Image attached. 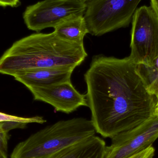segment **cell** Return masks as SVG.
Here are the masks:
<instances>
[{"label":"cell","instance_id":"cell-22","mask_svg":"<svg viewBox=\"0 0 158 158\" xmlns=\"http://www.w3.org/2000/svg\"><path fill=\"white\" fill-rule=\"evenodd\" d=\"M81 1L84 2L86 3L87 2H89V1H91V0H81Z\"/></svg>","mask_w":158,"mask_h":158},{"label":"cell","instance_id":"cell-12","mask_svg":"<svg viewBox=\"0 0 158 158\" xmlns=\"http://www.w3.org/2000/svg\"><path fill=\"white\" fill-rule=\"evenodd\" d=\"M27 124L16 122L1 123H0V148L7 153L8 141L9 139L8 132L13 129H23Z\"/></svg>","mask_w":158,"mask_h":158},{"label":"cell","instance_id":"cell-14","mask_svg":"<svg viewBox=\"0 0 158 158\" xmlns=\"http://www.w3.org/2000/svg\"><path fill=\"white\" fill-rule=\"evenodd\" d=\"M148 93L156 97H158V73L154 80L147 85V87Z\"/></svg>","mask_w":158,"mask_h":158},{"label":"cell","instance_id":"cell-18","mask_svg":"<svg viewBox=\"0 0 158 158\" xmlns=\"http://www.w3.org/2000/svg\"><path fill=\"white\" fill-rule=\"evenodd\" d=\"M152 66H153L155 69H156L158 71V56L156 57V59L153 61V64H152Z\"/></svg>","mask_w":158,"mask_h":158},{"label":"cell","instance_id":"cell-10","mask_svg":"<svg viewBox=\"0 0 158 158\" xmlns=\"http://www.w3.org/2000/svg\"><path fill=\"white\" fill-rule=\"evenodd\" d=\"M106 142L94 135L76 143L52 158H105Z\"/></svg>","mask_w":158,"mask_h":158},{"label":"cell","instance_id":"cell-11","mask_svg":"<svg viewBox=\"0 0 158 158\" xmlns=\"http://www.w3.org/2000/svg\"><path fill=\"white\" fill-rule=\"evenodd\" d=\"M54 32L64 40L84 44L85 36L89 33L84 15L73 17L55 28Z\"/></svg>","mask_w":158,"mask_h":158},{"label":"cell","instance_id":"cell-20","mask_svg":"<svg viewBox=\"0 0 158 158\" xmlns=\"http://www.w3.org/2000/svg\"><path fill=\"white\" fill-rule=\"evenodd\" d=\"M156 114L158 116V97L156 98Z\"/></svg>","mask_w":158,"mask_h":158},{"label":"cell","instance_id":"cell-19","mask_svg":"<svg viewBox=\"0 0 158 158\" xmlns=\"http://www.w3.org/2000/svg\"><path fill=\"white\" fill-rule=\"evenodd\" d=\"M0 158H8L7 153L3 151L1 148H0Z\"/></svg>","mask_w":158,"mask_h":158},{"label":"cell","instance_id":"cell-3","mask_svg":"<svg viewBox=\"0 0 158 158\" xmlns=\"http://www.w3.org/2000/svg\"><path fill=\"white\" fill-rule=\"evenodd\" d=\"M91 120L77 118L46 126L19 143L10 158H52L67 148L95 135Z\"/></svg>","mask_w":158,"mask_h":158},{"label":"cell","instance_id":"cell-6","mask_svg":"<svg viewBox=\"0 0 158 158\" xmlns=\"http://www.w3.org/2000/svg\"><path fill=\"white\" fill-rule=\"evenodd\" d=\"M86 3L81 0H44L27 6L23 14L27 27L37 32L54 28L67 19L84 15Z\"/></svg>","mask_w":158,"mask_h":158},{"label":"cell","instance_id":"cell-8","mask_svg":"<svg viewBox=\"0 0 158 158\" xmlns=\"http://www.w3.org/2000/svg\"><path fill=\"white\" fill-rule=\"evenodd\" d=\"M28 89L34 100L50 104L56 111L69 114L80 107H88L86 95L79 93L71 81Z\"/></svg>","mask_w":158,"mask_h":158},{"label":"cell","instance_id":"cell-4","mask_svg":"<svg viewBox=\"0 0 158 158\" xmlns=\"http://www.w3.org/2000/svg\"><path fill=\"white\" fill-rule=\"evenodd\" d=\"M142 0H91L84 17L89 33L100 36L126 27Z\"/></svg>","mask_w":158,"mask_h":158},{"label":"cell","instance_id":"cell-15","mask_svg":"<svg viewBox=\"0 0 158 158\" xmlns=\"http://www.w3.org/2000/svg\"><path fill=\"white\" fill-rule=\"evenodd\" d=\"M155 148L151 146L146 150H143L129 158H147L152 154H155Z\"/></svg>","mask_w":158,"mask_h":158},{"label":"cell","instance_id":"cell-5","mask_svg":"<svg viewBox=\"0 0 158 158\" xmlns=\"http://www.w3.org/2000/svg\"><path fill=\"white\" fill-rule=\"evenodd\" d=\"M131 22L129 56L136 65L151 66L158 56V17L151 6H143Z\"/></svg>","mask_w":158,"mask_h":158},{"label":"cell","instance_id":"cell-7","mask_svg":"<svg viewBox=\"0 0 158 158\" xmlns=\"http://www.w3.org/2000/svg\"><path fill=\"white\" fill-rule=\"evenodd\" d=\"M158 138V116L133 129L112 137L106 147L105 158H129L152 146Z\"/></svg>","mask_w":158,"mask_h":158},{"label":"cell","instance_id":"cell-13","mask_svg":"<svg viewBox=\"0 0 158 158\" xmlns=\"http://www.w3.org/2000/svg\"><path fill=\"white\" fill-rule=\"evenodd\" d=\"M8 122H16L27 124L31 123L43 124L46 122V120L43 117L40 116H35L31 118H23L0 112V123Z\"/></svg>","mask_w":158,"mask_h":158},{"label":"cell","instance_id":"cell-21","mask_svg":"<svg viewBox=\"0 0 158 158\" xmlns=\"http://www.w3.org/2000/svg\"><path fill=\"white\" fill-rule=\"evenodd\" d=\"M154 156H155V154H152V155H150V156H148L147 158H153Z\"/></svg>","mask_w":158,"mask_h":158},{"label":"cell","instance_id":"cell-2","mask_svg":"<svg viewBox=\"0 0 158 158\" xmlns=\"http://www.w3.org/2000/svg\"><path fill=\"white\" fill-rule=\"evenodd\" d=\"M87 56L84 44L64 40L54 32L36 33L15 42L0 57V73L14 77L40 69H75Z\"/></svg>","mask_w":158,"mask_h":158},{"label":"cell","instance_id":"cell-1","mask_svg":"<svg viewBox=\"0 0 158 158\" xmlns=\"http://www.w3.org/2000/svg\"><path fill=\"white\" fill-rule=\"evenodd\" d=\"M84 80L91 121L104 138L133 129L156 114L157 99L130 56H94Z\"/></svg>","mask_w":158,"mask_h":158},{"label":"cell","instance_id":"cell-17","mask_svg":"<svg viewBox=\"0 0 158 158\" xmlns=\"http://www.w3.org/2000/svg\"><path fill=\"white\" fill-rule=\"evenodd\" d=\"M150 6L158 17V0H150Z\"/></svg>","mask_w":158,"mask_h":158},{"label":"cell","instance_id":"cell-16","mask_svg":"<svg viewBox=\"0 0 158 158\" xmlns=\"http://www.w3.org/2000/svg\"><path fill=\"white\" fill-rule=\"evenodd\" d=\"M19 3V0H0L1 6L14 7L17 6Z\"/></svg>","mask_w":158,"mask_h":158},{"label":"cell","instance_id":"cell-9","mask_svg":"<svg viewBox=\"0 0 158 158\" xmlns=\"http://www.w3.org/2000/svg\"><path fill=\"white\" fill-rule=\"evenodd\" d=\"M74 69L64 68L40 69L19 73L14 77L28 89L44 87L70 81Z\"/></svg>","mask_w":158,"mask_h":158}]
</instances>
